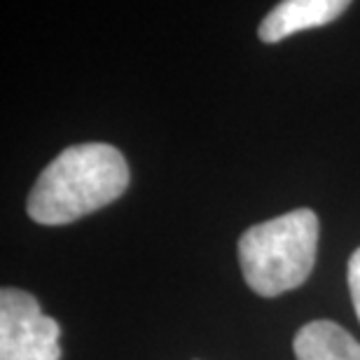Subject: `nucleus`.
Masks as SVG:
<instances>
[{"instance_id": "nucleus-1", "label": "nucleus", "mask_w": 360, "mask_h": 360, "mask_svg": "<svg viewBox=\"0 0 360 360\" xmlns=\"http://www.w3.org/2000/svg\"><path fill=\"white\" fill-rule=\"evenodd\" d=\"M129 187L124 155L108 143L66 148L35 180L28 215L40 225H70L112 204Z\"/></svg>"}, {"instance_id": "nucleus-2", "label": "nucleus", "mask_w": 360, "mask_h": 360, "mask_svg": "<svg viewBox=\"0 0 360 360\" xmlns=\"http://www.w3.org/2000/svg\"><path fill=\"white\" fill-rule=\"evenodd\" d=\"M319 248V218L297 208L253 225L239 239V262L248 288L262 297L295 290L309 278Z\"/></svg>"}, {"instance_id": "nucleus-3", "label": "nucleus", "mask_w": 360, "mask_h": 360, "mask_svg": "<svg viewBox=\"0 0 360 360\" xmlns=\"http://www.w3.org/2000/svg\"><path fill=\"white\" fill-rule=\"evenodd\" d=\"M0 360H61V326L31 292H0Z\"/></svg>"}, {"instance_id": "nucleus-4", "label": "nucleus", "mask_w": 360, "mask_h": 360, "mask_svg": "<svg viewBox=\"0 0 360 360\" xmlns=\"http://www.w3.org/2000/svg\"><path fill=\"white\" fill-rule=\"evenodd\" d=\"M351 0H281L262 19L257 35L262 42H278L307 28L328 26L347 12Z\"/></svg>"}, {"instance_id": "nucleus-5", "label": "nucleus", "mask_w": 360, "mask_h": 360, "mask_svg": "<svg viewBox=\"0 0 360 360\" xmlns=\"http://www.w3.org/2000/svg\"><path fill=\"white\" fill-rule=\"evenodd\" d=\"M297 360H360V342L333 321H314L295 335Z\"/></svg>"}, {"instance_id": "nucleus-6", "label": "nucleus", "mask_w": 360, "mask_h": 360, "mask_svg": "<svg viewBox=\"0 0 360 360\" xmlns=\"http://www.w3.org/2000/svg\"><path fill=\"white\" fill-rule=\"evenodd\" d=\"M349 290H351V300H354L356 316L360 321V248H356V253L349 260Z\"/></svg>"}]
</instances>
